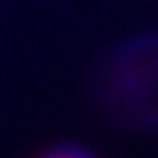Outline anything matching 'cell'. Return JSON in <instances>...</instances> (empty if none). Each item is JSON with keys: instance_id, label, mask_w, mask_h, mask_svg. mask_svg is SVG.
Here are the masks:
<instances>
[{"instance_id": "cell-1", "label": "cell", "mask_w": 158, "mask_h": 158, "mask_svg": "<svg viewBox=\"0 0 158 158\" xmlns=\"http://www.w3.org/2000/svg\"><path fill=\"white\" fill-rule=\"evenodd\" d=\"M91 88L100 111L117 127L158 132V34L108 48L94 68Z\"/></svg>"}, {"instance_id": "cell-2", "label": "cell", "mask_w": 158, "mask_h": 158, "mask_svg": "<svg viewBox=\"0 0 158 158\" xmlns=\"http://www.w3.org/2000/svg\"><path fill=\"white\" fill-rule=\"evenodd\" d=\"M47 158H95V155L85 147H81L78 143H62L51 148L48 152L44 154Z\"/></svg>"}]
</instances>
